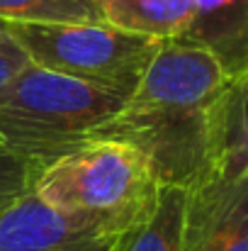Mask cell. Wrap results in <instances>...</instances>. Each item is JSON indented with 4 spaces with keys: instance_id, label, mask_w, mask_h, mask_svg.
I'll list each match as a JSON object with an SVG mask.
<instances>
[{
    "instance_id": "6da1fadb",
    "label": "cell",
    "mask_w": 248,
    "mask_h": 251,
    "mask_svg": "<svg viewBox=\"0 0 248 251\" xmlns=\"http://www.w3.org/2000/svg\"><path fill=\"white\" fill-rule=\"evenodd\" d=\"M129 93L29 64L0 90V147L37 173L92 139Z\"/></svg>"
},
{
    "instance_id": "7a4b0ae2",
    "label": "cell",
    "mask_w": 248,
    "mask_h": 251,
    "mask_svg": "<svg viewBox=\"0 0 248 251\" xmlns=\"http://www.w3.org/2000/svg\"><path fill=\"white\" fill-rule=\"evenodd\" d=\"M161 180L132 144L92 137L44 166L32 193L49 207L102 227L114 239L156 202Z\"/></svg>"
},
{
    "instance_id": "3957f363",
    "label": "cell",
    "mask_w": 248,
    "mask_h": 251,
    "mask_svg": "<svg viewBox=\"0 0 248 251\" xmlns=\"http://www.w3.org/2000/svg\"><path fill=\"white\" fill-rule=\"evenodd\" d=\"M5 25V22H2ZM29 64L88 83L132 93L158 39L122 32L107 22L5 25Z\"/></svg>"
},
{
    "instance_id": "277c9868",
    "label": "cell",
    "mask_w": 248,
    "mask_h": 251,
    "mask_svg": "<svg viewBox=\"0 0 248 251\" xmlns=\"http://www.w3.org/2000/svg\"><path fill=\"white\" fill-rule=\"evenodd\" d=\"M182 251H248V176L207 178L187 190Z\"/></svg>"
},
{
    "instance_id": "5b68a950",
    "label": "cell",
    "mask_w": 248,
    "mask_h": 251,
    "mask_svg": "<svg viewBox=\"0 0 248 251\" xmlns=\"http://www.w3.org/2000/svg\"><path fill=\"white\" fill-rule=\"evenodd\" d=\"M114 242L102 227L49 207L34 193L0 212V251H112Z\"/></svg>"
},
{
    "instance_id": "8992f818",
    "label": "cell",
    "mask_w": 248,
    "mask_h": 251,
    "mask_svg": "<svg viewBox=\"0 0 248 251\" xmlns=\"http://www.w3.org/2000/svg\"><path fill=\"white\" fill-rule=\"evenodd\" d=\"M209 178L248 176V71L229 78L207 107Z\"/></svg>"
},
{
    "instance_id": "52a82bcc",
    "label": "cell",
    "mask_w": 248,
    "mask_h": 251,
    "mask_svg": "<svg viewBox=\"0 0 248 251\" xmlns=\"http://www.w3.org/2000/svg\"><path fill=\"white\" fill-rule=\"evenodd\" d=\"M209 49L226 76L248 71V0H195V20L185 37Z\"/></svg>"
},
{
    "instance_id": "ba28073f",
    "label": "cell",
    "mask_w": 248,
    "mask_h": 251,
    "mask_svg": "<svg viewBox=\"0 0 248 251\" xmlns=\"http://www.w3.org/2000/svg\"><path fill=\"white\" fill-rule=\"evenodd\" d=\"M100 20L149 39H180L195 20V0H92Z\"/></svg>"
},
{
    "instance_id": "9c48e42d",
    "label": "cell",
    "mask_w": 248,
    "mask_h": 251,
    "mask_svg": "<svg viewBox=\"0 0 248 251\" xmlns=\"http://www.w3.org/2000/svg\"><path fill=\"white\" fill-rule=\"evenodd\" d=\"M187 188L161 185L154 207L117 237L112 251H182Z\"/></svg>"
},
{
    "instance_id": "30bf717a",
    "label": "cell",
    "mask_w": 248,
    "mask_h": 251,
    "mask_svg": "<svg viewBox=\"0 0 248 251\" xmlns=\"http://www.w3.org/2000/svg\"><path fill=\"white\" fill-rule=\"evenodd\" d=\"M5 25H54V22H102L92 0H0Z\"/></svg>"
},
{
    "instance_id": "8fae6325",
    "label": "cell",
    "mask_w": 248,
    "mask_h": 251,
    "mask_svg": "<svg viewBox=\"0 0 248 251\" xmlns=\"http://www.w3.org/2000/svg\"><path fill=\"white\" fill-rule=\"evenodd\" d=\"M37 171L15 156L12 151L0 147V212L22 200L34 188Z\"/></svg>"
},
{
    "instance_id": "7c38bea8",
    "label": "cell",
    "mask_w": 248,
    "mask_h": 251,
    "mask_svg": "<svg viewBox=\"0 0 248 251\" xmlns=\"http://www.w3.org/2000/svg\"><path fill=\"white\" fill-rule=\"evenodd\" d=\"M27 66H29V59H27L24 49L12 39L7 27L0 22V90L10 83L20 71H24Z\"/></svg>"
}]
</instances>
